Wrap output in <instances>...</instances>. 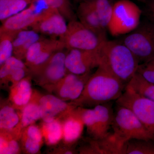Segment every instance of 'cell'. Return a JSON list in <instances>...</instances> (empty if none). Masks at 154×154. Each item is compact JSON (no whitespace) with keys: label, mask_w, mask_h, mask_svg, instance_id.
<instances>
[{"label":"cell","mask_w":154,"mask_h":154,"mask_svg":"<svg viewBox=\"0 0 154 154\" xmlns=\"http://www.w3.org/2000/svg\"><path fill=\"white\" fill-rule=\"evenodd\" d=\"M148 11L150 19L154 22V1L149 4Z\"/></svg>","instance_id":"836d02e7"},{"label":"cell","mask_w":154,"mask_h":154,"mask_svg":"<svg viewBox=\"0 0 154 154\" xmlns=\"http://www.w3.org/2000/svg\"><path fill=\"white\" fill-rule=\"evenodd\" d=\"M33 2L28 8L6 19L2 22L0 32L17 34L21 30L31 28L44 15V10L36 12V6Z\"/></svg>","instance_id":"4fadbf2b"},{"label":"cell","mask_w":154,"mask_h":154,"mask_svg":"<svg viewBox=\"0 0 154 154\" xmlns=\"http://www.w3.org/2000/svg\"><path fill=\"white\" fill-rule=\"evenodd\" d=\"M66 53L63 50L54 53L43 66L31 75L40 86L48 90L68 73L65 64Z\"/></svg>","instance_id":"9c48e42d"},{"label":"cell","mask_w":154,"mask_h":154,"mask_svg":"<svg viewBox=\"0 0 154 154\" xmlns=\"http://www.w3.org/2000/svg\"><path fill=\"white\" fill-rule=\"evenodd\" d=\"M17 34L0 32V66L14 55L13 41Z\"/></svg>","instance_id":"4dcf8cb0"},{"label":"cell","mask_w":154,"mask_h":154,"mask_svg":"<svg viewBox=\"0 0 154 154\" xmlns=\"http://www.w3.org/2000/svg\"><path fill=\"white\" fill-rule=\"evenodd\" d=\"M31 77V75H28L10 88L9 101L20 111L30 102L33 96Z\"/></svg>","instance_id":"e0dca14e"},{"label":"cell","mask_w":154,"mask_h":154,"mask_svg":"<svg viewBox=\"0 0 154 154\" xmlns=\"http://www.w3.org/2000/svg\"><path fill=\"white\" fill-rule=\"evenodd\" d=\"M32 29L51 38L62 39L68 29L66 19L55 9L47 7L40 20L33 25Z\"/></svg>","instance_id":"7c38bea8"},{"label":"cell","mask_w":154,"mask_h":154,"mask_svg":"<svg viewBox=\"0 0 154 154\" xmlns=\"http://www.w3.org/2000/svg\"><path fill=\"white\" fill-rule=\"evenodd\" d=\"M77 109L91 138L96 140H100L99 125L94 108L78 107Z\"/></svg>","instance_id":"f1b7e54d"},{"label":"cell","mask_w":154,"mask_h":154,"mask_svg":"<svg viewBox=\"0 0 154 154\" xmlns=\"http://www.w3.org/2000/svg\"><path fill=\"white\" fill-rule=\"evenodd\" d=\"M77 17L83 25L103 38H107L106 31L89 0L80 4L77 10Z\"/></svg>","instance_id":"ac0fdd59"},{"label":"cell","mask_w":154,"mask_h":154,"mask_svg":"<svg viewBox=\"0 0 154 154\" xmlns=\"http://www.w3.org/2000/svg\"><path fill=\"white\" fill-rule=\"evenodd\" d=\"M112 127V135L122 148L125 142L130 140H154L153 136L132 110L117 104L114 113Z\"/></svg>","instance_id":"3957f363"},{"label":"cell","mask_w":154,"mask_h":154,"mask_svg":"<svg viewBox=\"0 0 154 154\" xmlns=\"http://www.w3.org/2000/svg\"><path fill=\"white\" fill-rule=\"evenodd\" d=\"M137 72L140 74L145 79L154 84V59L140 63Z\"/></svg>","instance_id":"d6a6232c"},{"label":"cell","mask_w":154,"mask_h":154,"mask_svg":"<svg viewBox=\"0 0 154 154\" xmlns=\"http://www.w3.org/2000/svg\"><path fill=\"white\" fill-rule=\"evenodd\" d=\"M94 109L98 121L100 139H102L110 133L109 130L112 127L114 112L110 102L96 105Z\"/></svg>","instance_id":"603a6c76"},{"label":"cell","mask_w":154,"mask_h":154,"mask_svg":"<svg viewBox=\"0 0 154 154\" xmlns=\"http://www.w3.org/2000/svg\"><path fill=\"white\" fill-rule=\"evenodd\" d=\"M36 0H0V20L4 22L9 17L26 9Z\"/></svg>","instance_id":"4316f807"},{"label":"cell","mask_w":154,"mask_h":154,"mask_svg":"<svg viewBox=\"0 0 154 154\" xmlns=\"http://www.w3.org/2000/svg\"><path fill=\"white\" fill-rule=\"evenodd\" d=\"M39 104L41 113V119L45 122H49L61 118L77 107L72 103H67L66 101L53 94L41 95Z\"/></svg>","instance_id":"5bb4252c"},{"label":"cell","mask_w":154,"mask_h":154,"mask_svg":"<svg viewBox=\"0 0 154 154\" xmlns=\"http://www.w3.org/2000/svg\"><path fill=\"white\" fill-rule=\"evenodd\" d=\"M66 48L64 42L56 38H42L33 43L25 56V64L31 75L36 73L58 51Z\"/></svg>","instance_id":"ba28073f"},{"label":"cell","mask_w":154,"mask_h":154,"mask_svg":"<svg viewBox=\"0 0 154 154\" xmlns=\"http://www.w3.org/2000/svg\"><path fill=\"white\" fill-rule=\"evenodd\" d=\"M43 141L41 128L36 125H31L22 130L20 144L22 151L26 153H38L41 149Z\"/></svg>","instance_id":"d6986e66"},{"label":"cell","mask_w":154,"mask_h":154,"mask_svg":"<svg viewBox=\"0 0 154 154\" xmlns=\"http://www.w3.org/2000/svg\"><path fill=\"white\" fill-rule=\"evenodd\" d=\"M42 38L40 33L33 29L19 31L13 41L14 56L21 60L25 59L26 54L31 45Z\"/></svg>","instance_id":"ffe728a7"},{"label":"cell","mask_w":154,"mask_h":154,"mask_svg":"<svg viewBox=\"0 0 154 154\" xmlns=\"http://www.w3.org/2000/svg\"><path fill=\"white\" fill-rule=\"evenodd\" d=\"M142 11L131 0H119L113 5L107 30L113 36L125 35L137 28L140 23Z\"/></svg>","instance_id":"277c9868"},{"label":"cell","mask_w":154,"mask_h":154,"mask_svg":"<svg viewBox=\"0 0 154 154\" xmlns=\"http://www.w3.org/2000/svg\"><path fill=\"white\" fill-rule=\"evenodd\" d=\"M121 154H154V140H130L122 146Z\"/></svg>","instance_id":"484cf974"},{"label":"cell","mask_w":154,"mask_h":154,"mask_svg":"<svg viewBox=\"0 0 154 154\" xmlns=\"http://www.w3.org/2000/svg\"><path fill=\"white\" fill-rule=\"evenodd\" d=\"M123 42L140 63L154 59V22L150 19L140 23L136 29L125 35Z\"/></svg>","instance_id":"5b68a950"},{"label":"cell","mask_w":154,"mask_h":154,"mask_svg":"<svg viewBox=\"0 0 154 154\" xmlns=\"http://www.w3.org/2000/svg\"><path fill=\"white\" fill-rule=\"evenodd\" d=\"M91 75V72L82 75L68 72L48 91L64 101L73 102L79 98Z\"/></svg>","instance_id":"8fae6325"},{"label":"cell","mask_w":154,"mask_h":154,"mask_svg":"<svg viewBox=\"0 0 154 154\" xmlns=\"http://www.w3.org/2000/svg\"><path fill=\"white\" fill-rule=\"evenodd\" d=\"M60 119L62 125L63 142L67 146L70 147L81 138L85 125L77 107Z\"/></svg>","instance_id":"9a60e30c"},{"label":"cell","mask_w":154,"mask_h":154,"mask_svg":"<svg viewBox=\"0 0 154 154\" xmlns=\"http://www.w3.org/2000/svg\"><path fill=\"white\" fill-rule=\"evenodd\" d=\"M29 75L30 71L25 63L21 60L12 56L1 66V85H8L11 83V88Z\"/></svg>","instance_id":"2e32d148"},{"label":"cell","mask_w":154,"mask_h":154,"mask_svg":"<svg viewBox=\"0 0 154 154\" xmlns=\"http://www.w3.org/2000/svg\"><path fill=\"white\" fill-rule=\"evenodd\" d=\"M116 101L117 105L132 110L154 137V101L138 95L127 86L121 96Z\"/></svg>","instance_id":"52a82bcc"},{"label":"cell","mask_w":154,"mask_h":154,"mask_svg":"<svg viewBox=\"0 0 154 154\" xmlns=\"http://www.w3.org/2000/svg\"><path fill=\"white\" fill-rule=\"evenodd\" d=\"M126 86L138 95L154 101V84L145 79L138 73H136Z\"/></svg>","instance_id":"83f0119b"},{"label":"cell","mask_w":154,"mask_h":154,"mask_svg":"<svg viewBox=\"0 0 154 154\" xmlns=\"http://www.w3.org/2000/svg\"><path fill=\"white\" fill-rule=\"evenodd\" d=\"M40 128L43 139L48 145H56L62 140V125L60 119H57L49 122L42 121Z\"/></svg>","instance_id":"d4e9b609"},{"label":"cell","mask_w":154,"mask_h":154,"mask_svg":"<svg viewBox=\"0 0 154 154\" xmlns=\"http://www.w3.org/2000/svg\"><path fill=\"white\" fill-rule=\"evenodd\" d=\"M126 85L101 65L91 75L79 98L71 102L76 107H94L117 100Z\"/></svg>","instance_id":"6da1fadb"},{"label":"cell","mask_w":154,"mask_h":154,"mask_svg":"<svg viewBox=\"0 0 154 154\" xmlns=\"http://www.w3.org/2000/svg\"><path fill=\"white\" fill-rule=\"evenodd\" d=\"M102 66L125 85L137 72L139 61L122 42L107 40L101 49Z\"/></svg>","instance_id":"7a4b0ae2"},{"label":"cell","mask_w":154,"mask_h":154,"mask_svg":"<svg viewBox=\"0 0 154 154\" xmlns=\"http://www.w3.org/2000/svg\"><path fill=\"white\" fill-rule=\"evenodd\" d=\"M107 38H103L87 28L79 21L69 22L65 35L61 39L66 48L97 50L101 49Z\"/></svg>","instance_id":"8992f818"},{"label":"cell","mask_w":154,"mask_h":154,"mask_svg":"<svg viewBox=\"0 0 154 154\" xmlns=\"http://www.w3.org/2000/svg\"><path fill=\"white\" fill-rule=\"evenodd\" d=\"M93 6L101 24L107 30L112 15L114 3L112 0H89Z\"/></svg>","instance_id":"f546056e"},{"label":"cell","mask_w":154,"mask_h":154,"mask_svg":"<svg viewBox=\"0 0 154 154\" xmlns=\"http://www.w3.org/2000/svg\"><path fill=\"white\" fill-rule=\"evenodd\" d=\"M49 8L55 9L69 22L76 20V17L69 0H41Z\"/></svg>","instance_id":"1f68e13d"},{"label":"cell","mask_w":154,"mask_h":154,"mask_svg":"<svg viewBox=\"0 0 154 154\" xmlns=\"http://www.w3.org/2000/svg\"><path fill=\"white\" fill-rule=\"evenodd\" d=\"M21 134L15 131L1 130L0 154H17L22 151Z\"/></svg>","instance_id":"cb8c5ba5"},{"label":"cell","mask_w":154,"mask_h":154,"mask_svg":"<svg viewBox=\"0 0 154 154\" xmlns=\"http://www.w3.org/2000/svg\"><path fill=\"white\" fill-rule=\"evenodd\" d=\"M101 49L97 50H69L65 59L66 66L68 72L82 75L90 72L93 69L98 68L101 63Z\"/></svg>","instance_id":"30bf717a"},{"label":"cell","mask_w":154,"mask_h":154,"mask_svg":"<svg viewBox=\"0 0 154 154\" xmlns=\"http://www.w3.org/2000/svg\"><path fill=\"white\" fill-rule=\"evenodd\" d=\"M40 94L36 91H33V96L30 101L23 107L21 112V121L18 130L22 132L26 127L34 124L36 122L41 119V113L39 104Z\"/></svg>","instance_id":"44dd1931"},{"label":"cell","mask_w":154,"mask_h":154,"mask_svg":"<svg viewBox=\"0 0 154 154\" xmlns=\"http://www.w3.org/2000/svg\"><path fill=\"white\" fill-rule=\"evenodd\" d=\"M8 101L1 104L0 109V129L14 131L18 129L21 121V112Z\"/></svg>","instance_id":"7402d4cb"}]
</instances>
